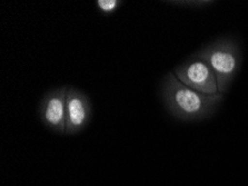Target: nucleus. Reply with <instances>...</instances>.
Segmentation results:
<instances>
[{"label":"nucleus","instance_id":"20e7f679","mask_svg":"<svg viewBox=\"0 0 248 186\" xmlns=\"http://www.w3.org/2000/svg\"><path fill=\"white\" fill-rule=\"evenodd\" d=\"M67 93L68 86L51 89L46 93L38 106L39 118L43 124L60 135H66Z\"/></svg>","mask_w":248,"mask_h":186},{"label":"nucleus","instance_id":"7ed1b4c3","mask_svg":"<svg viewBox=\"0 0 248 186\" xmlns=\"http://www.w3.org/2000/svg\"><path fill=\"white\" fill-rule=\"evenodd\" d=\"M172 73L184 85L198 93L205 95L219 94L218 84L213 69L197 55L191 56L185 63L176 67Z\"/></svg>","mask_w":248,"mask_h":186},{"label":"nucleus","instance_id":"f257e3e1","mask_svg":"<svg viewBox=\"0 0 248 186\" xmlns=\"http://www.w3.org/2000/svg\"><path fill=\"white\" fill-rule=\"evenodd\" d=\"M160 96L167 111L183 121H201L216 112L223 95H205L189 88L179 82L170 71L165 76L160 87Z\"/></svg>","mask_w":248,"mask_h":186},{"label":"nucleus","instance_id":"39448f33","mask_svg":"<svg viewBox=\"0 0 248 186\" xmlns=\"http://www.w3.org/2000/svg\"><path fill=\"white\" fill-rule=\"evenodd\" d=\"M93 116L89 96L81 90L68 87L67 93L66 135H76L88 126Z\"/></svg>","mask_w":248,"mask_h":186},{"label":"nucleus","instance_id":"f03ea898","mask_svg":"<svg viewBox=\"0 0 248 186\" xmlns=\"http://www.w3.org/2000/svg\"><path fill=\"white\" fill-rule=\"evenodd\" d=\"M196 55L212 68L216 76L219 94L224 95L240 67L242 55L237 41L232 38H221L201 49Z\"/></svg>","mask_w":248,"mask_h":186},{"label":"nucleus","instance_id":"423d86ee","mask_svg":"<svg viewBox=\"0 0 248 186\" xmlns=\"http://www.w3.org/2000/svg\"><path fill=\"white\" fill-rule=\"evenodd\" d=\"M122 0H97L96 7L105 16L114 15L123 6Z\"/></svg>","mask_w":248,"mask_h":186}]
</instances>
